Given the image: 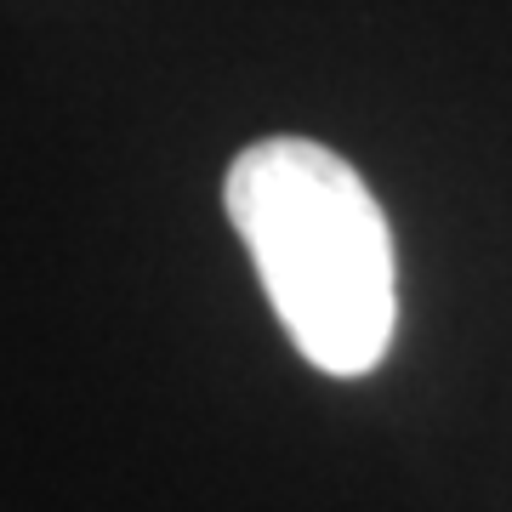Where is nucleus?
Returning <instances> with one entry per match:
<instances>
[{"mask_svg":"<svg viewBox=\"0 0 512 512\" xmlns=\"http://www.w3.org/2000/svg\"><path fill=\"white\" fill-rule=\"evenodd\" d=\"M222 205L296 353L325 376L382 365L399 325V268L365 177L313 137H262L228 165Z\"/></svg>","mask_w":512,"mask_h":512,"instance_id":"nucleus-1","label":"nucleus"}]
</instances>
